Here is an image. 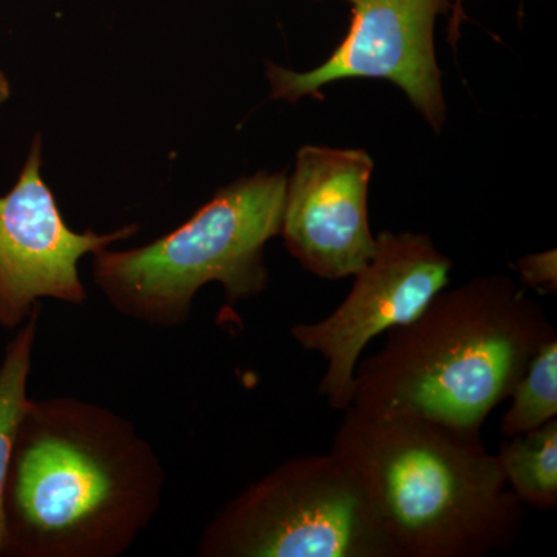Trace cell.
<instances>
[{"label": "cell", "instance_id": "4", "mask_svg": "<svg viewBox=\"0 0 557 557\" xmlns=\"http://www.w3.org/2000/svg\"><path fill=\"white\" fill-rule=\"evenodd\" d=\"M285 190L284 172L236 180L152 244L94 252L95 284L120 314L159 329L185 325L211 282L228 306L255 298L269 285L263 255L281 234Z\"/></svg>", "mask_w": 557, "mask_h": 557}, {"label": "cell", "instance_id": "12", "mask_svg": "<svg viewBox=\"0 0 557 557\" xmlns=\"http://www.w3.org/2000/svg\"><path fill=\"white\" fill-rule=\"evenodd\" d=\"M509 398L511 406L500 421L504 437L536 431L557 418V338L534 355Z\"/></svg>", "mask_w": 557, "mask_h": 557}, {"label": "cell", "instance_id": "3", "mask_svg": "<svg viewBox=\"0 0 557 557\" xmlns=\"http://www.w3.org/2000/svg\"><path fill=\"white\" fill-rule=\"evenodd\" d=\"M556 330L511 277L443 288L416 318L388 330L355 370L350 406L409 412L482 432Z\"/></svg>", "mask_w": 557, "mask_h": 557}, {"label": "cell", "instance_id": "2", "mask_svg": "<svg viewBox=\"0 0 557 557\" xmlns=\"http://www.w3.org/2000/svg\"><path fill=\"white\" fill-rule=\"evenodd\" d=\"M330 453L361 487L392 557H483L511 547L522 504L482 432L409 412L344 410Z\"/></svg>", "mask_w": 557, "mask_h": 557}, {"label": "cell", "instance_id": "6", "mask_svg": "<svg viewBox=\"0 0 557 557\" xmlns=\"http://www.w3.org/2000/svg\"><path fill=\"white\" fill-rule=\"evenodd\" d=\"M450 270L453 260L426 234L383 231L338 309L313 324L293 325L296 343L324 358L318 392L330 408H350L355 370L370 341L416 318L448 287Z\"/></svg>", "mask_w": 557, "mask_h": 557}, {"label": "cell", "instance_id": "5", "mask_svg": "<svg viewBox=\"0 0 557 557\" xmlns=\"http://www.w3.org/2000/svg\"><path fill=\"white\" fill-rule=\"evenodd\" d=\"M201 557H392L361 487L335 454L292 458L225 505Z\"/></svg>", "mask_w": 557, "mask_h": 557}, {"label": "cell", "instance_id": "1", "mask_svg": "<svg viewBox=\"0 0 557 557\" xmlns=\"http://www.w3.org/2000/svg\"><path fill=\"white\" fill-rule=\"evenodd\" d=\"M166 472L127 418L28 398L3 494L5 557H119L163 502Z\"/></svg>", "mask_w": 557, "mask_h": 557}, {"label": "cell", "instance_id": "9", "mask_svg": "<svg viewBox=\"0 0 557 557\" xmlns=\"http://www.w3.org/2000/svg\"><path fill=\"white\" fill-rule=\"evenodd\" d=\"M372 157L362 149L307 145L287 178L281 236L289 255L311 274L338 281L373 256L369 223Z\"/></svg>", "mask_w": 557, "mask_h": 557}, {"label": "cell", "instance_id": "11", "mask_svg": "<svg viewBox=\"0 0 557 557\" xmlns=\"http://www.w3.org/2000/svg\"><path fill=\"white\" fill-rule=\"evenodd\" d=\"M40 314H42V306L38 302L17 330L16 336L10 341L0 362V556H2L3 536H5L3 494H5L14 437L28 403L27 386Z\"/></svg>", "mask_w": 557, "mask_h": 557}, {"label": "cell", "instance_id": "10", "mask_svg": "<svg viewBox=\"0 0 557 557\" xmlns=\"http://www.w3.org/2000/svg\"><path fill=\"white\" fill-rule=\"evenodd\" d=\"M511 493L541 511L557 507V418L527 434L504 437L496 454Z\"/></svg>", "mask_w": 557, "mask_h": 557}, {"label": "cell", "instance_id": "14", "mask_svg": "<svg viewBox=\"0 0 557 557\" xmlns=\"http://www.w3.org/2000/svg\"><path fill=\"white\" fill-rule=\"evenodd\" d=\"M461 11H463V9H461V0H456V2L453 3V21H450L449 27L450 42H456L458 27H460V22L463 20V17H461Z\"/></svg>", "mask_w": 557, "mask_h": 557}, {"label": "cell", "instance_id": "13", "mask_svg": "<svg viewBox=\"0 0 557 557\" xmlns=\"http://www.w3.org/2000/svg\"><path fill=\"white\" fill-rule=\"evenodd\" d=\"M522 281L530 287L555 293L557 284L556 251L528 255L518 262Z\"/></svg>", "mask_w": 557, "mask_h": 557}, {"label": "cell", "instance_id": "8", "mask_svg": "<svg viewBox=\"0 0 557 557\" xmlns=\"http://www.w3.org/2000/svg\"><path fill=\"white\" fill-rule=\"evenodd\" d=\"M42 139H33L20 178L0 197V325L20 329L39 299L83 306L79 260L131 239L138 225L109 234L70 230L42 174Z\"/></svg>", "mask_w": 557, "mask_h": 557}, {"label": "cell", "instance_id": "15", "mask_svg": "<svg viewBox=\"0 0 557 557\" xmlns=\"http://www.w3.org/2000/svg\"><path fill=\"white\" fill-rule=\"evenodd\" d=\"M10 98V83L7 76L0 72V104Z\"/></svg>", "mask_w": 557, "mask_h": 557}, {"label": "cell", "instance_id": "7", "mask_svg": "<svg viewBox=\"0 0 557 557\" xmlns=\"http://www.w3.org/2000/svg\"><path fill=\"white\" fill-rule=\"evenodd\" d=\"M344 2L351 7L350 28L327 61L302 73L269 61L271 100L295 104L309 95L322 100L319 90L336 81L386 79L408 95L432 129L442 131L446 104L434 32L437 17L453 7L450 0Z\"/></svg>", "mask_w": 557, "mask_h": 557}]
</instances>
